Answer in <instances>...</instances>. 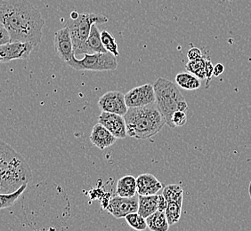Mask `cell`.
<instances>
[{
	"instance_id": "6da1fadb",
	"label": "cell",
	"mask_w": 251,
	"mask_h": 231,
	"mask_svg": "<svg viewBox=\"0 0 251 231\" xmlns=\"http://www.w3.org/2000/svg\"><path fill=\"white\" fill-rule=\"evenodd\" d=\"M0 23L11 35L12 42L41 43L46 22L39 10L27 0H6L0 6Z\"/></svg>"
},
{
	"instance_id": "7a4b0ae2",
	"label": "cell",
	"mask_w": 251,
	"mask_h": 231,
	"mask_svg": "<svg viewBox=\"0 0 251 231\" xmlns=\"http://www.w3.org/2000/svg\"><path fill=\"white\" fill-rule=\"evenodd\" d=\"M32 179L25 158L4 140L0 141V193L15 192Z\"/></svg>"
},
{
	"instance_id": "3957f363",
	"label": "cell",
	"mask_w": 251,
	"mask_h": 231,
	"mask_svg": "<svg viewBox=\"0 0 251 231\" xmlns=\"http://www.w3.org/2000/svg\"><path fill=\"white\" fill-rule=\"evenodd\" d=\"M124 118L127 136L136 140L150 139L167 125L156 103L140 108H129Z\"/></svg>"
},
{
	"instance_id": "277c9868",
	"label": "cell",
	"mask_w": 251,
	"mask_h": 231,
	"mask_svg": "<svg viewBox=\"0 0 251 231\" xmlns=\"http://www.w3.org/2000/svg\"><path fill=\"white\" fill-rule=\"evenodd\" d=\"M156 105L164 116L166 124L171 126L172 116L176 111H188V104L174 83L159 77L153 84Z\"/></svg>"
},
{
	"instance_id": "5b68a950",
	"label": "cell",
	"mask_w": 251,
	"mask_h": 231,
	"mask_svg": "<svg viewBox=\"0 0 251 231\" xmlns=\"http://www.w3.org/2000/svg\"><path fill=\"white\" fill-rule=\"evenodd\" d=\"M108 22L106 16L98 14L83 13L78 14L76 11L71 14V18L66 23L73 39L74 53L81 47L88 39L94 24H103Z\"/></svg>"
},
{
	"instance_id": "8992f818",
	"label": "cell",
	"mask_w": 251,
	"mask_h": 231,
	"mask_svg": "<svg viewBox=\"0 0 251 231\" xmlns=\"http://www.w3.org/2000/svg\"><path fill=\"white\" fill-rule=\"evenodd\" d=\"M66 63L74 69L87 71H110L115 70L118 67L116 56L110 52L87 53L81 60L77 59L75 55Z\"/></svg>"
},
{
	"instance_id": "52a82bcc",
	"label": "cell",
	"mask_w": 251,
	"mask_h": 231,
	"mask_svg": "<svg viewBox=\"0 0 251 231\" xmlns=\"http://www.w3.org/2000/svg\"><path fill=\"white\" fill-rule=\"evenodd\" d=\"M126 103L129 108H140L156 103L153 85L145 84L135 87L125 94Z\"/></svg>"
},
{
	"instance_id": "ba28073f",
	"label": "cell",
	"mask_w": 251,
	"mask_h": 231,
	"mask_svg": "<svg viewBox=\"0 0 251 231\" xmlns=\"http://www.w3.org/2000/svg\"><path fill=\"white\" fill-rule=\"evenodd\" d=\"M35 47V45L29 42H11L0 46V61L6 63L15 60H27Z\"/></svg>"
},
{
	"instance_id": "9c48e42d",
	"label": "cell",
	"mask_w": 251,
	"mask_h": 231,
	"mask_svg": "<svg viewBox=\"0 0 251 231\" xmlns=\"http://www.w3.org/2000/svg\"><path fill=\"white\" fill-rule=\"evenodd\" d=\"M98 107L103 112L121 116H125L128 111V107L126 103L125 95L118 91L105 92L102 96L100 97L98 101Z\"/></svg>"
},
{
	"instance_id": "30bf717a",
	"label": "cell",
	"mask_w": 251,
	"mask_h": 231,
	"mask_svg": "<svg viewBox=\"0 0 251 231\" xmlns=\"http://www.w3.org/2000/svg\"><path fill=\"white\" fill-rule=\"evenodd\" d=\"M139 202L138 198H122L116 196L111 198L110 202L107 205V211L111 213L112 216L117 219L126 218V215L132 212H138Z\"/></svg>"
},
{
	"instance_id": "8fae6325",
	"label": "cell",
	"mask_w": 251,
	"mask_h": 231,
	"mask_svg": "<svg viewBox=\"0 0 251 231\" xmlns=\"http://www.w3.org/2000/svg\"><path fill=\"white\" fill-rule=\"evenodd\" d=\"M53 43L55 52L63 62L68 63L75 56L73 39L66 26L55 32Z\"/></svg>"
},
{
	"instance_id": "7c38bea8",
	"label": "cell",
	"mask_w": 251,
	"mask_h": 231,
	"mask_svg": "<svg viewBox=\"0 0 251 231\" xmlns=\"http://www.w3.org/2000/svg\"><path fill=\"white\" fill-rule=\"evenodd\" d=\"M98 123H100L110 131L117 139H124L127 136L126 124L124 116L102 111L98 117Z\"/></svg>"
},
{
	"instance_id": "4fadbf2b",
	"label": "cell",
	"mask_w": 251,
	"mask_h": 231,
	"mask_svg": "<svg viewBox=\"0 0 251 231\" xmlns=\"http://www.w3.org/2000/svg\"><path fill=\"white\" fill-rule=\"evenodd\" d=\"M137 194L139 196L157 195L163 188V184L151 173H143L136 178Z\"/></svg>"
},
{
	"instance_id": "5bb4252c",
	"label": "cell",
	"mask_w": 251,
	"mask_h": 231,
	"mask_svg": "<svg viewBox=\"0 0 251 231\" xmlns=\"http://www.w3.org/2000/svg\"><path fill=\"white\" fill-rule=\"evenodd\" d=\"M101 32L97 27V24L93 25L92 29L88 39L83 44L81 47L75 53V55L87 54V53H107L101 42Z\"/></svg>"
},
{
	"instance_id": "9a60e30c",
	"label": "cell",
	"mask_w": 251,
	"mask_h": 231,
	"mask_svg": "<svg viewBox=\"0 0 251 231\" xmlns=\"http://www.w3.org/2000/svg\"><path fill=\"white\" fill-rule=\"evenodd\" d=\"M90 140L97 148L103 150L114 144L117 141V138L103 125L98 123L93 127Z\"/></svg>"
},
{
	"instance_id": "2e32d148",
	"label": "cell",
	"mask_w": 251,
	"mask_h": 231,
	"mask_svg": "<svg viewBox=\"0 0 251 231\" xmlns=\"http://www.w3.org/2000/svg\"><path fill=\"white\" fill-rule=\"evenodd\" d=\"M116 193L122 198H134L137 194L136 178L132 175H126L117 183Z\"/></svg>"
},
{
	"instance_id": "e0dca14e",
	"label": "cell",
	"mask_w": 251,
	"mask_h": 231,
	"mask_svg": "<svg viewBox=\"0 0 251 231\" xmlns=\"http://www.w3.org/2000/svg\"><path fill=\"white\" fill-rule=\"evenodd\" d=\"M138 212L145 219L158 211L159 195L153 196H139L138 197Z\"/></svg>"
},
{
	"instance_id": "ac0fdd59",
	"label": "cell",
	"mask_w": 251,
	"mask_h": 231,
	"mask_svg": "<svg viewBox=\"0 0 251 231\" xmlns=\"http://www.w3.org/2000/svg\"><path fill=\"white\" fill-rule=\"evenodd\" d=\"M148 229L151 231H169V224L166 212L157 211L146 218Z\"/></svg>"
},
{
	"instance_id": "d6986e66",
	"label": "cell",
	"mask_w": 251,
	"mask_h": 231,
	"mask_svg": "<svg viewBox=\"0 0 251 231\" xmlns=\"http://www.w3.org/2000/svg\"><path fill=\"white\" fill-rule=\"evenodd\" d=\"M176 83L185 90H197L201 87L200 78L188 72L179 73L176 77Z\"/></svg>"
},
{
	"instance_id": "ffe728a7",
	"label": "cell",
	"mask_w": 251,
	"mask_h": 231,
	"mask_svg": "<svg viewBox=\"0 0 251 231\" xmlns=\"http://www.w3.org/2000/svg\"><path fill=\"white\" fill-rule=\"evenodd\" d=\"M183 200L184 199H179V200L168 203V207H167L165 212H166V215H167L170 226L177 223L181 218L182 208H183Z\"/></svg>"
},
{
	"instance_id": "44dd1931",
	"label": "cell",
	"mask_w": 251,
	"mask_h": 231,
	"mask_svg": "<svg viewBox=\"0 0 251 231\" xmlns=\"http://www.w3.org/2000/svg\"><path fill=\"white\" fill-rule=\"evenodd\" d=\"M206 57L201 58L195 61H189L185 69L187 71L192 73L200 79H206Z\"/></svg>"
},
{
	"instance_id": "7402d4cb",
	"label": "cell",
	"mask_w": 251,
	"mask_h": 231,
	"mask_svg": "<svg viewBox=\"0 0 251 231\" xmlns=\"http://www.w3.org/2000/svg\"><path fill=\"white\" fill-rule=\"evenodd\" d=\"M28 184L23 185L21 188L15 190V192L8 193V194H1L0 195V208L1 209H5L8 207H12L15 205V203L17 202L22 194L25 192V189L27 188Z\"/></svg>"
},
{
	"instance_id": "603a6c76",
	"label": "cell",
	"mask_w": 251,
	"mask_h": 231,
	"mask_svg": "<svg viewBox=\"0 0 251 231\" xmlns=\"http://www.w3.org/2000/svg\"><path fill=\"white\" fill-rule=\"evenodd\" d=\"M126 222L129 226L137 231H144L148 229L147 222L145 217L142 216L139 212H132L126 216Z\"/></svg>"
},
{
	"instance_id": "cb8c5ba5",
	"label": "cell",
	"mask_w": 251,
	"mask_h": 231,
	"mask_svg": "<svg viewBox=\"0 0 251 231\" xmlns=\"http://www.w3.org/2000/svg\"><path fill=\"white\" fill-rule=\"evenodd\" d=\"M162 195L167 199L168 203L184 199V190L178 184H170L163 188Z\"/></svg>"
},
{
	"instance_id": "d4e9b609",
	"label": "cell",
	"mask_w": 251,
	"mask_h": 231,
	"mask_svg": "<svg viewBox=\"0 0 251 231\" xmlns=\"http://www.w3.org/2000/svg\"><path fill=\"white\" fill-rule=\"evenodd\" d=\"M101 37V42L104 48L106 49L108 52H110L118 57L120 55V52H119V46L114 36L107 30H102Z\"/></svg>"
},
{
	"instance_id": "484cf974",
	"label": "cell",
	"mask_w": 251,
	"mask_h": 231,
	"mask_svg": "<svg viewBox=\"0 0 251 231\" xmlns=\"http://www.w3.org/2000/svg\"><path fill=\"white\" fill-rule=\"evenodd\" d=\"M186 122H187L186 112H184V111H176V112H175L174 115L172 116L170 128H176V127L184 126L186 124Z\"/></svg>"
},
{
	"instance_id": "4316f807",
	"label": "cell",
	"mask_w": 251,
	"mask_h": 231,
	"mask_svg": "<svg viewBox=\"0 0 251 231\" xmlns=\"http://www.w3.org/2000/svg\"><path fill=\"white\" fill-rule=\"evenodd\" d=\"M11 42H12V39H11L9 31L6 29L4 25L0 23V46L6 45Z\"/></svg>"
},
{
	"instance_id": "83f0119b",
	"label": "cell",
	"mask_w": 251,
	"mask_h": 231,
	"mask_svg": "<svg viewBox=\"0 0 251 231\" xmlns=\"http://www.w3.org/2000/svg\"><path fill=\"white\" fill-rule=\"evenodd\" d=\"M187 57H188L189 61H195V60L202 58L201 50L198 47H193V48L190 49L187 53Z\"/></svg>"
},
{
	"instance_id": "f1b7e54d",
	"label": "cell",
	"mask_w": 251,
	"mask_h": 231,
	"mask_svg": "<svg viewBox=\"0 0 251 231\" xmlns=\"http://www.w3.org/2000/svg\"><path fill=\"white\" fill-rule=\"evenodd\" d=\"M213 73H214V66H213L211 61L207 59V61H206V76H207L206 86L207 87H208V84L210 82V80L212 79Z\"/></svg>"
},
{
	"instance_id": "f546056e",
	"label": "cell",
	"mask_w": 251,
	"mask_h": 231,
	"mask_svg": "<svg viewBox=\"0 0 251 231\" xmlns=\"http://www.w3.org/2000/svg\"><path fill=\"white\" fill-rule=\"evenodd\" d=\"M168 207V201L167 199L164 198L163 195H159V204H158V211H161V212H165L166 209Z\"/></svg>"
},
{
	"instance_id": "4dcf8cb0",
	"label": "cell",
	"mask_w": 251,
	"mask_h": 231,
	"mask_svg": "<svg viewBox=\"0 0 251 231\" xmlns=\"http://www.w3.org/2000/svg\"><path fill=\"white\" fill-rule=\"evenodd\" d=\"M224 72H225V66H224V64H222V63H218L216 66H214L213 77H219Z\"/></svg>"
},
{
	"instance_id": "1f68e13d",
	"label": "cell",
	"mask_w": 251,
	"mask_h": 231,
	"mask_svg": "<svg viewBox=\"0 0 251 231\" xmlns=\"http://www.w3.org/2000/svg\"><path fill=\"white\" fill-rule=\"evenodd\" d=\"M249 194H250V198L251 199V182L250 183V187H249Z\"/></svg>"
}]
</instances>
